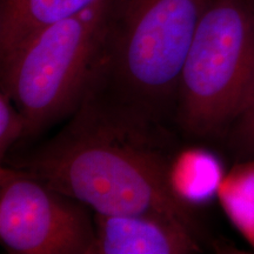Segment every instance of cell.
Masks as SVG:
<instances>
[{
  "label": "cell",
  "mask_w": 254,
  "mask_h": 254,
  "mask_svg": "<svg viewBox=\"0 0 254 254\" xmlns=\"http://www.w3.org/2000/svg\"><path fill=\"white\" fill-rule=\"evenodd\" d=\"M171 160L163 122L124 109L92 88L55 138L5 159L94 213L159 214L198 233L193 208L168 183Z\"/></svg>",
  "instance_id": "6da1fadb"
},
{
  "label": "cell",
  "mask_w": 254,
  "mask_h": 254,
  "mask_svg": "<svg viewBox=\"0 0 254 254\" xmlns=\"http://www.w3.org/2000/svg\"><path fill=\"white\" fill-rule=\"evenodd\" d=\"M209 0H105L91 88L158 122L174 112L180 74Z\"/></svg>",
  "instance_id": "7a4b0ae2"
},
{
  "label": "cell",
  "mask_w": 254,
  "mask_h": 254,
  "mask_svg": "<svg viewBox=\"0 0 254 254\" xmlns=\"http://www.w3.org/2000/svg\"><path fill=\"white\" fill-rule=\"evenodd\" d=\"M253 90L254 0H209L180 74L174 122L192 138H226Z\"/></svg>",
  "instance_id": "3957f363"
},
{
  "label": "cell",
  "mask_w": 254,
  "mask_h": 254,
  "mask_svg": "<svg viewBox=\"0 0 254 254\" xmlns=\"http://www.w3.org/2000/svg\"><path fill=\"white\" fill-rule=\"evenodd\" d=\"M105 0L41 28L0 59L1 91L27 123V138L73 113L97 67Z\"/></svg>",
  "instance_id": "277c9868"
},
{
  "label": "cell",
  "mask_w": 254,
  "mask_h": 254,
  "mask_svg": "<svg viewBox=\"0 0 254 254\" xmlns=\"http://www.w3.org/2000/svg\"><path fill=\"white\" fill-rule=\"evenodd\" d=\"M0 240L17 254H92L94 219L82 202L2 165Z\"/></svg>",
  "instance_id": "5b68a950"
},
{
  "label": "cell",
  "mask_w": 254,
  "mask_h": 254,
  "mask_svg": "<svg viewBox=\"0 0 254 254\" xmlns=\"http://www.w3.org/2000/svg\"><path fill=\"white\" fill-rule=\"evenodd\" d=\"M92 254H192L202 251L198 233L159 214L94 213Z\"/></svg>",
  "instance_id": "8992f818"
},
{
  "label": "cell",
  "mask_w": 254,
  "mask_h": 254,
  "mask_svg": "<svg viewBox=\"0 0 254 254\" xmlns=\"http://www.w3.org/2000/svg\"><path fill=\"white\" fill-rule=\"evenodd\" d=\"M99 0H0V59L41 28L80 13Z\"/></svg>",
  "instance_id": "52a82bcc"
},
{
  "label": "cell",
  "mask_w": 254,
  "mask_h": 254,
  "mask_svg": "<svg viewBox=\"0 0 254 254\" xmlns=\"http://www.w3.org/2000/svg\"><path fill=\"white\" fill-rule=\"evenodd\" d=\"M225 173L220 159L214 153L190 147L173 154L168 183L177 198L193 208L217 196Z\"/></svg>",
  "instance_id": "ba28073f"
},
{
  "label": "cell",
  "mask_w": 254,
  "mask_h": 254,
  "mask_svg": "<svg viewBox=\"0 0 254 254\" xmlns=\"http://www.w3.org/2000/svg\"><path fill=\"white\" fill-rule=\"evenodd\" d=\"M217 198L225 214L254 250V159H244L225 173Z\"/></svg>",
  "instance_id": "9c48e42d"
},
{
  "label": "cell",
  "mask_w": 254,
  "mask_h": 254,
  "mask_svg": "<svg viewBox=\"0 0 254 254\" xmlns=\"http://www.w3.org/2000/svg\"><path fill=\"white\" fill-rule=\"evenodd\" d=\"M27 138V123L8 94L0 91V158L4 160L17 142Z\"/></svg>",
  "instance_id": "30bf717a"
},
{
  "label": "cell",
  "mask_w": 254,
  "mask_h": 254,
  "mask_svg": "<svg viewBox=\"0 0 254 254\" xmlns=\"http://www.w3.org/2000/svg\"><path fill=\"white\" fill-rule=\"evenodd\" d=\"M228 146L239 160L254 159V90L246 109L227 134Z\"/></svg>",
  "instance_id": "8fae6325"
}]
</instances>
